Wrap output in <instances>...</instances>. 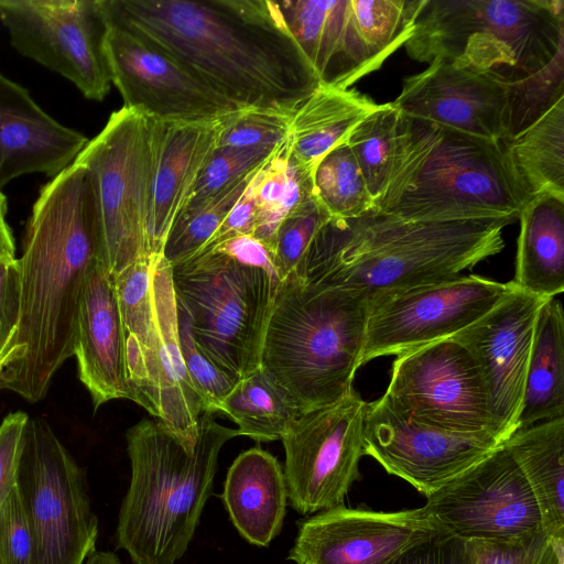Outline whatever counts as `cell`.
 <instances>
[{
	"label": "cell",
	"mask_w": 564,
	"mask_h": 564,
	"mask_svg": "<svg viewBox=\"0 0 564 564\" xmlns=\"http://www.w3.org/2000/svg\"><path fill=\"white\" fill-rule=\"evenodd\" d=\"M20 315L18 259H0V356L13 337Z\"/></svg>",
	"instance_id": "obj_48"
},
{
	"label": "cell",
	"mask_w": 564,
	"mask_h": 564,
	"mask_svg": "<svg viewBox=\"0 0 564 564\" xmlns=\"http://www.w3.org/2000/svg\"><path fill=\"white\" fill-rule=\"evenodd\" d=\"M408 55L444 57L514 82L564 50L562 0H419Z\"/></svg>",
	"instance_id": "obj_7"
},
{
	"label": "cell",
	"mask_w": 564,
	"mask_h": 564,
	"mask_svg": "<svg viewBox=\"0 0 564 564\" xmlns=\"http://www.w3.org/2000/svg\"><path fill=\"white\" fill-rule=\"evenodd\" d=\"M7 199L0 189V259H15L14 242L10 227L6 220Z\"/></svg>",
	"instance_id": "obj_51"
},
{
	"label": "cell",
	"mask_w": 564,
	"mask_h": 564,
	"mask_svg": "<svg viewBox=\"0 0 564 564\" xmlns=\"http://www.w3.org/2000/svg\"><path fill=\"white\" fill-rule=\"evenodd\" d=\"M546 300L513 284L495 307L452 336L479 368L492 434L502 444L518 430L535 324Z\"/></svg>",
	"instance_id": "obj_17"
},
{
	"label": "cell",
	"mask_w": 564,
	"mask_h": 564,
	"mask_svg": "<svg viewBox=\"0 0 564 564\" xmlns=\"http://www.w3.org/2000/svg\"><path fill=\"white\" fill-rule=\"evenodd\" d=\"M17 489L32 534V564H84L96 551L98 520L80 468L43 419L26 423Z\"/></svg>",
	"instance_id": "obj_10"
},
{
	"label": "cell",
	"mask_w": 564,
	"mask_h": 564,
	"mask_svg": "<svg viewBox=\"0 0 564 564\" xmlns=\"http://www.w3.org/2000/svg\"><path fill=\"white\" fill-rule=\"evenodd\" d=\"M512 286L462 274L370 300L360 366L454 336L495 307Z\"/></svg>",
	"instance_id": "obj_13"
},
{
	"label": "cell",
	"mask_w": 564,
	"mask_h": 564,
	"mask_svg": "<svg viewBox=\"0 0 564 564\" xmlns=\"http://www.w3.org/2000/svg\"><path fill=\"white\" fill-rule=\"evenodd\" d=\"M329 218V214L313 195L281 221L271 250L280 281L294 272L313 238Z\"/></svg>",
	"instance_id": "obj_41"
},
{
	"label": "cell",
	"mask_w": 564,
	"mask_h": 564,
	"mask_svg": "<svg viewBox=\"0 0 564 564\" xmlns=\"http://www.w3.org/2000/svg\"><path fill=\"white\" fill-rule=\"evenodd\" d=\"M221 498L249 543L268 546L281 532L288 490L282 466L269 452L253 447L239 454L228 469Z\"/></svg>",
	"instance_id": "obj_26"
},
{
	"label": "cell",
	"mask_w": 564,
	"mask_h": 564,
	"mask_svg": "<svg viewBox=\"0 0 564 564\" xmlns=\"http://www.w3.org/2000/svg\"><path fill=\"white\" fill-rule=\"evenodd\" d=\"M278 149L217 148L205 165L182 214L199 208L236 181L258 170Z\"/></svg>",
	"instance_id": "obj_42"
},
{
	"label": "cell",
	"mask_w": 564,
	"mask_h": 564,
	"mask_svg": "<svg viewBox=\"0 0 564 564\" xmlns=\"http://www.w3.org/2000/svg\"><path fill=\"white\" fill-rule=\"evenodd\" d=\"M232 115L209 121L160 120L159 152L148 235L149 256L162 254L171 228L185 209Z\"/></svg>",
	"instance_id": "obj_24"
},
{
	"label": "cell",
	"mask_w": 564,
	"mask_h": 564,
	"mask_svg": "<svg viewBox=\"0 0 564 564\" xmlns=\"http://www.w3.org/2000/svg\"><path fill=\"white\" fill-rule=\"evenodd\" d=\"M399 118L400 111L393 102L381 104L346 139L375 205L388 183Z\"/></svg>",
	"instance_id": "obj_36"
},
{
	"label": "cell",
	"mask_w": 564,
	"mask_h": 564,
	"mask_svg": "<svg viewBox=\"0 0 564 564\" xmlns=\"http://www.w3.org/2000/svg\"><path fill=\"white\" fill-rule=\"evenodd\" d=\"M87 142L0 72V189L24 174L53 178L75 161Z\"/></svg>",
	"instance_id": "obj_21"
},
{
	"label": "cell",
	"mask_w": 564,
	"mask_h": 564,
	"mask_svg": "<svg viewBox=\"0 0 564 564\" xmlns=\"http://www.w3.org/2000/svg\"><path fill=\"white\" fill-rule=\"evenodd\" d=\"M440 533L424 507L375 511L341 503L300 523L289 560L296 564H393Z\"/></svg>",
	"instance_id": "obj_19"
},
{
	"label": "cell",
	"mask_w": 564,
	"mask_h": 564,
	"mask_svg": "<svg viewBox=\"0 0 564 564\" xmlns=\"http://www.w3.org/2000/svg\"><path fill=\"white\" fill-rule=\"evenodd\" d=\"M502 143L527 203L540 195L564 200V97L531 126Z\"/></svg>",
	"instance_id": "obj_32"
},
{
	"label": "cell",
	"mask_w": 564,
	"mask_h": 564,
	"mask_svg": "<svg viewBox=\"0 0 564 564\" xmlns=\"http://www.w3.org/2000/svg\"><path fill=\"white\" fill-rule=\"evenodd\" d=\"M381 398L417 423L454 433L494 435L479 368L452 337L399 355Z\"/></svg>",
	"instance_id": "obj_14"
},
{
	"label": "cell",
	"mask_w": 564,
	"mask_h": 564,
	"mask_svg": "<svg viewBox=\"0 0 564 564\" xmlns=\"http://www.w3.org/2000/svg\"><path fill=\"white\" fill-rule=\"evenodd\" d=\"M423 507L443 533L465 541L543 530L533 494L503 445L426 497Z\"/></svg>",
	"instance_id": "obj_15"
},
{
	"label": "cell",
	"mask_w": 564,
	"mask_h": 564,
	"mask_svg": "<svg viewBox=\"0 0 564 564\" xmlns=\"http://www.w3.org/2000/svg\"><path fill=\"white\" fill-rule=\"evenodd\" d=\"M525 204L501 141L400 112L391 171L375 209L414 221L517 219Z\"/></svg>",
	"instance_id": "obj_4"
},
{
	"label": "cell",
	"mask_w": 564,
	"mask_h": 564,
	"mask_svg": "<svg viewBox=\"0 0 564 564\" xmlns=\"http://www.w3.org/2000/svg\"><path fill=\"white\" fill-rule=\"evenodd\" d=\"M393 564H473L466 541L440 533L410 549Z\"/></svg>",
	"instance_id": "obj_47"
},
{
	"label": "cell",
	"mask_w": 564,
	"mask_h": 564,
	"mask_svg": "<svg viewBox=\"0 0 564 564\" xmlns=\"http://www.w3.org/2000/svg\"><path fill=\"white\" fill-rule=\"evenodd\" d=\"M159 140V119L122 107L74 161L91 177L101 229L100 261L112 278L149 256Z\"/></svg>",
	"instance_id": "obj_9"
},
{
	"label": "cell",
	"mask_w": 564,
	"mask_h": 564,
	"mask_svg": "<svg viewBox=\"0 0 564 564\" xmlns=\"http://www.w3.org/2000/svg\"><path fill=\"white\" fill-rule=\"evenodd\" d=\"M238 435L209 413L199 416L193 453L156 421L143 419L128 430L131 479L116 538L133 564H175L184 555L213 494L219 452Z\"/></svg>",
	"instance_id": "obj_5"
},
{
	"label": "cell",
	"mask_w": 564,
	"mask_h": 564,
	"mask_svg": "<svg viewBox=\"0 0 564 564\" xmlns=\"http://www.w3.org/2000/svg\"><path fill=\"white\" fill-rule=\"evenodd\" d=\"M220 413L238 425L239 435L256 442L281 440L300 415L261 367L236 383L223 400Z\"/></svg>",
	"instance_id": "obj_34"
},
{
	"label": "cell",
	"mask_w": 564,
	"mask_h": 564,
	"mask_svg": "<svg viewBox=\"0 0 564 564\" xmlns=\"http://www.w3.org/2000/svg\"><path fill=\"white\" fill-rule=\"evenodd\" d=\"M74 356L95 409L129 399L124 336L115 280L97 261L87 275L77 316Z\"/></svg>",
	"instance_id": "obj_23"
},
{
	"label": "cell",
	"mask_w": 564,
	"mask_h": 564,
	"mask_svg": "<svg viewBox=\"0 0 564 564\" xmlns=\"http://www.w3.org/2000/svg\"><path fill=\"white\" fill-rule=\"evenodd\" d=\"M84 564H124L115 553L94 551Z\"/></svg>",
	"instance_id": "obj_52"
},
{
	"label": "cell",
	"mask_w": 564,
	"mask_h": 564,
	"mask_svg": "<svg viewBox=\"0 0 564 564\" xmlns=\"http://www.w3.org/2000/svg\"><path fill=\"white\" fill-rule=\"evenodd\" d=\"M100 257L91 177L73 162L41 188L25 228L18 259L20 315L0 356V388L30 403L45 397L57 370L74 356L84 285Z\"/></svg>",
	"instance_id": "obj_2"
},
{
	"label": "cell",
	"mask_w": 564,
	"mask_h": 564,
	"mask_svg": "<svg viewBox=\"0 0 564 564\" xmlns=\"http://www.w3.org/2000/svg\"><path fill=\"white\" fill-rule=\"evenodd\" d=\"M258 170L236 181L199 208L177 218L162 250V256L172 267L192 258L209 241Z\"/></svg>",
	"instance_id": "obj_37"
},
{
	"label": "cell",
	"mask_w": 564,
	"mask_h": 564,
	"mask_svg": "<svg viewBox=\"0 0 564 564\" xmlns=\"http://www.w3.org/2000/svg\"><path fill=\"white\" fill-rule=\"evenodd\" d=\"M251 182L214 236L194 256L208 252L231 238L245 235L252 236L257 220V207Z\"/></svg>",
	"instance_id": "obj_49"
},
{
	"label": "cell",
	"mask_w": 564,
	"mask_h": 564,
	"mask_svg": "<svg viewBox=\"0 0 564 564\" xmlns=\"http://www.w3.org/2000/svg\"><path fill=\"white\" fill-rule=\"evenodd\" d=\"M210 251L221 252L240 263L261 268L278 278L269 250L252 236L245 235L231 238Z\"/></svg>",
	"instance_id": "obj_50"
},
{
	"label": "cell",
	"mask_w": 564,
	"mask_h": 564,
	"mask_svg": "<svg viewBox=\"0 0 564 564\" xmlns=\"http://www.w3.org/2000/svg\"><path fill=\"white\" fill-rule=\"evenodd\" d=\"M508 80L488 70L435 57L403 79L393 105L409 117L502 142Z\"/></svg>",
	"instance_id": "obj_20"
},
{
	"label": "cell",
	"mask_w": 564,
	"mask_h": 564,
	"mask_svg": "<svg viewBox=\"0 0 564 564\" xmlns=\"http://www.w3.org/2000/svg\"><path fill=\"white\" fill-rule=\"evenodd\" d=\"M368 312L364 292L305 283L293 274L280 282L260 367L299 414L354 390Z\"/></svg>",
	"instance_id": "obj_6"
},
{
	"label": "cell",
	"mask_w": 564,
	"mask_h": 564,
	"mask_svg": "<svg viewBox=\"0 0 564 564\" xmlns=\"http://www.w3.org/2000/svg\"><path fill=\"white\" fill-rule=\"evenodd\" d=\"M564 416V313L555 297L540 308L518 430Z\"/></svg>",
	"instance_id": "obj_31"
},
{
	"label": "cell",
	"mask_w": 564,
	"mask_h": 564,
	"mask_svg": "<svg viewBox=\"0 0 564 564\" xmlns=\"http://www.w3.org/2000/svg\"><path fill=\"white\" fill-rule=\"evenodd\" d=\"M257 220L252 237L270 252L281 221L314 195L313 175L294 159L289 137L257 171L252 182Z\"/></svg>",
	"instance_id": "obj_33"
},
{
	"label": "cell",
	"mask_w": 564,
	"mask_h": 564,
	"mask_svg": "<svg viewBox=\"0 0 564 564\" xmlns=\"http://www.w3.org/2000/svg\"><path fill=\"white\" fill-rule=\"evenodd\" d=\"M154 257H140L113 278L123 327L129 400L150 414L160 343L152 295Z\"/></svg>",
	"instance_id": "obj_27"
},
{
	"label": "cell",
	"mask_w": 564,
	"mask_h": 564,
	"mask_svg": "<svg viewBox=\"0 0 564 564\" xmlns=\"http://www.w3.org/2000/svg\"><path fill=\"white\" fill-rule=\"evenodd\" d=\"M292 116L258 109L238 111L229 118L218 148L275 150L290 134Z\"/></svg>",
	"instance_id": "obj_44"
},
{
	"label": "cell",
	"mask_w": 564,
	"mask_h": 564,
	"mask_svg": "<svg viewBox=\"0 0 564 564\" xmlns=\"http://www.w3.org/2000/svg\"><path fill=\"white\" fill-rule=\"evenodd\" d=\"M152 295L160 343L155 358L151 415L185 451L193 453L198 437L203 403L183 360L172 265L162 254L154 257Z\"/></svg>",
	"instance_id": "obj_25"
},
{
	"label": "cell",
	"mask_w": 564,
	"mask_h": 564,
	"mask_svg": "<svg viewBox=\"0 0 564 564\" xmlns=\"http://www.w3.org/2000/svg\"><path fill=\"white\" fill-rule=\"evenodd\" d=\"M564 97V50L539 72L508 82L503 140L508 141Z\"/></svg>",
	"instance_id": "obj_38"
},
{
	"label": "cell",
	"mask_w": 564,
	"mask_h": 564,
	"mask_svg": "<svg viewBox=\"0 0 564 564\" xmlns=\"http://www.w3.org/2000/svg\"><path fill=\"white\" fill-rule=\"evenodd\" d=\"M11 45L101 101L111 78L104 42L108 29L98 0H0Z\"/></svg>",
	"instance_id": "obj_12"
},
{
	"label": "cell",
	"mask_w": 564,
	"mask_h": 564,
	"mask_svg": "<svg viewBox=\"0 0 564 564\" xmlns=\"http://www.w3.org/2000/svg\"><path fill=\"white\" fill-rule=\"evenodd\" d=\"M514 219L405 220L372 209L329 218L292 273L305 283L364 292L369 301L462 275L505 247Z\"/></svg>",
	"instance_id": "obj_3"
},
{
	"label": "cell",
	"mask_w": 564,
	"mask_h": 564,
	"mask_svg": "<svg viewBox=\"0 0 564 564\" xmlns=\"http://www.w3.org/2000/svg\"><path fill=\"white\" fill-rule=\"evenodd\" d=\"M313 189L330 218H356L376 208L346 141L318 162L313 172Z\"/></svg>",
	"instance_id": "obj_35"
},
{
	"label": "cell",
	"mask_w": 564,
	"mask_h": 564,
	"mask_svg": "<svg viewBox=\"0 0 564 564\" xmlns=\"http://www.w3.org/2000/svg\"><path fill=\"white\" fill-rule=\"evenodd\" d=\"M29 415L14 412L0 424V505L17 486L18 468Z\"/></svg>",
	"instance_id": "obj_46"
},
{
	"label": "cell",
	"mask_w": 564,
	"mask_h": 564,
	"mask_svg": "<svg viewBox=\"0 0 564 564\" xmlns=\"http://www.w3.org/2000/svg\"><path fill=\"white\" fill-rule=\"evenodd\" d=\"M108 25L242 109L293 115L318 79L271 0H98Z\"/></svg>",
	"instance_id": "obj_1"
},
{
	"label": "cell",
	"mask_w": 564,
	"mask_h": 564,
	"mask_svg": "<svg viewBox=\"0 0 564 564\" xmlns=\"http://www.w3.org/2000/svg\"><path fill=\"white\" fill-rule=\"evenodd\" d=\"M466 545L473 564H564V536H550L544 530Z\"/></svg>",
	"instance_id": "obj_40"
},
{
	"label": "cell",
	"mask_w": 564,
	"mask_h": 564,
	"mask_svg": "<svg viewBox=\"0 0 564 564\" xmlns=\"http://www.w3.org/2000/svg\"><path fill=\"white\" fill-rule=\"evenodd\" d=\"M379 104L356 89L318 85L294 111L289 140L296 162L308 173Z\"/></svg>",
	"instance_id": "obj_29"
},
{
	"label": "cell",
	"mask_w": 564,
	"mask_h": 564,
	"mask_svg": "<svg viewBox=\"0 0 564 564\" xmlns=\"http://www.w3.org/2000/svg\"><path fill=\"white\" fill-rule=\"evenodd\" d=\"M104 50L123 107L159 120L186 122L245 110L124 30L108 25Z\"/></svg>",
	"instance_id": "obj_18"
},
{
	"label": "cell",
	"mask_w": 564,
	"mask_h": 564,
	"mask_svg": "<svg viewBox=\"0 0 564 564\" xmlns=\"http://www.w3.org/2000/svg\"><path fill=\"white\" fill-rule=\"evenodd\" d=\"M489 433L464 434L410 420L382 398L367 403L364 453L429 497L501 446Z\"/></svg>",
	"instance_id": "obj_16"
},
{
	"label": "cell",
	"mask_w": 564,
	"mask_h": 564,
	"mask_svg": "<svg viewBox=\"0 0 564 564\" xmlns=\"http://www.w3.org/2000/svg\"><path fill=\"white\" fill-rule=\"evenodd\" d=\"M517 288L543 299L564 291V200L551 195L530 199L520 215Z\"/></svg>",
	"instance_id": "obj_28"
},
{
	"label": "cell",
	"mask_w": 564,
	"mask_h": 564,
	"mask_svg": "<svg viewBox=\"0 0 564 564\" xmlns=\"http://www.w3.org/2000/svg\"><path fill=\"white\" fill-rule=\"evenodd\" d=\"M172 282L196 345L215 365L238 379L260 368L278 278L208 251L172 267Z\"/></svg>",
	"instance_id": "obj_8"
},
{
	"label": "cell",
	"mask_w": 564,
	"mask_h": 564,
	"mask_svg": "<svg viewBox=\"0 0 564 564\" xmlns=\"http://www.w3.org/2000/svg\"><path fill=\"white\" fill-rule=\"evenodd\" d=\"M30 525L17 489L0 505V564H32Z\"/></svg>",
	"instance_id": "obj_45"
},
{
	"label": "cell",
	"mask_w": 564,
	"mask_h": 564,
	"mask_svg": "<svg viewBox=\"0 0 564 564\" xmlns=\"http://www.w3.org/2000/svg\"><path fill=\"white\" fill-rule=\"evenodd\" d=\"M319 85L348 89L379 69L357 29L350 0L278 1Z\"/></svg>",
	"instance_id": "obj_22"
},
{
	"label": "cell",
	"mask_w": 564,
	"mask_h": 564,
	"mask_svg": "<svg viewBox=\"0 0 564 564\" xmlns=\"http://www.w3.org/2000/svg\"><path fill=\"white\" fill-rule=\"evenodd\" d=\"M366 408L352 390L333 404L300 414L281 438L288 499L300 514L344 503L360 479Z\"/></svg>",
	"instance_id": "obj_11"
},
{
	"label": "cell",
	"mask_w": 564,
	"mask_h": 564,
	"mask_svg": "<svg viewBox=\"0 0 564 564\" xmlns=\"http://www.w3.org/2000/svg\"><path fill=\"white\" fill-rule=\"evenodd\" d=\"M419 0H350L360 36L381 64L410 39Z\"/></svg>",
	"instance_id": "obj_39"
},
{
	"label": "cell",
	"mask_w": 564,
	"mask_h": 564,
	"mask_svg": "<svg viewBox=\"0 0 564 564\" xmlns=\"http://www.w3.org/2000/svg\"><path fill=\"white\" fill-rule=\"evenodd\" d=\"M177 307L178 341L188 377L197 391L203 413H220V404L240 380L215 365L196 345L184 310Z\"/></svg>",
	"instance_id": "obj_43"
},
{
	"label": "cell",
	"mask_w": 564,
	"mask_h": 564,
	"mask_svg": "<svg viewBox=\"0 0 564 564\" xmlns=\"http://www.w3.org/2000/svg\"><path fill=\"white\" fill-rule=\"evenodd\" d=\"M502 445L533 494L542 529L564 536V416L519 429Z\"/></svg>",
	"instance_id": "obj_30"
}]
</instances>
